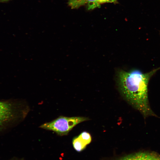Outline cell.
Listing matches in <instances>:
<instances>
[{"mask_svg":"<svg viewBox=\"0 0 160 160\" xmlns=\"http://www.w3.org/2000/svg\"><path fill=\"white\" fill-rule=\"evenodd\" d=\"M159 69L160 67L145 73L136 70L129 72L121 71L118 73V83L123 96L144 118L157 116L149 105L148 88L151 77Z\"/></svg>","mask_w":160,"mask_h":160,"instance_id":"6da1fadb","label":"cell"},{"mask_svg":"<svg viewBox=\"0 0 160 160\" xmlns=\"http://www.w3.org/2000/svg\"><path fill=\"white\" fill-rule=\"evenodd\" d=\"M88 119L83 117H69L61 116L50 122L42 124L39 127L63 136L67 135L76 125Z\"/></svg>","mask_w":160,"mask_h":160,"instance_id":"7a4b0ae2","label":"cell"},{"mask_svg":"<svg viewBox=\"0 0 160 160\" xmlns=\"http://www.w3.org/2000/svg\"><path fill=\"white\" fill-rule=\"evenodd\" d=\"M20 104L9 101H0V130L20 116L24 117L28 109L21 108Z\"/></svg>","mask_w":160,"mask_h":160,"instance_id":"3957f363","label":"cell"},{"mask_svg":"<svg viewBox=\"0 0 160 160\" xmlns=\"http://www.w3.org/2000/svg\"><path fill=\"white\" fill-rule=\"evenodd\" d=\"M92 140L89 133L84 131L78 136L74 137L72 144L74 149L78 152H81L85 149L87 145L89 144Z\"/></svg>","mask_w":160,"mask_h":160,"instance_id":"277c9868","label":"cell"},{"mask_svg":"<svg viewBox=\"0 0 160 160\" xmlns=\"http://www.w3.org/2000/svg\"><path fill=\"white\" fill-rule=\"evenodd\" d=\"M120 160H160V155L153 152H140L127 156Z\"/></svg>","mask_w":160,"mask_h":160,"instance_id":"5b68a950","label":"cell"},{"mask_svg":"<svg viewBox=\"0 0 160 160\" xmlns=\"http://www.w3.org/2000/svg\"><path fill=\"white\" fill-rule=\"evenodd\" d=\"M96 0H69L68 6L72 9H77L81 6L93 2Z\"/></svg>","mask_w":160,"mask_h":160,"instance_id":"8992f818","label":"cell"},{"mask_svg":"<svg viewBox=\"0 0 160 160\" xmlns=\"http://www.w3.org/2000/svg\"><path fill=\"white\" fill-rule=\"evenodd\" d=\"M117 0H96L95 1L87 4V9L88 10L93 9L97 7H100V5L106 3L117 2Z\"/></svg>","mask_w":160,"mask_h":160,"instance_id":"52a82bcc","label":"cell"},{"mask_svg":"<svg viewBox=\"0 0 160 160\" xmlns=\"http://www.w3.org/2000/svg\"><path fill=\"white\" fill-rule=\"evenodd\" d=\"M10 0H0V2H6L9 1Z\"/></svg>","mask_w":160,"mask_h":160,"instance_id":"ba28073f","label":"cell"}]
</instances>
